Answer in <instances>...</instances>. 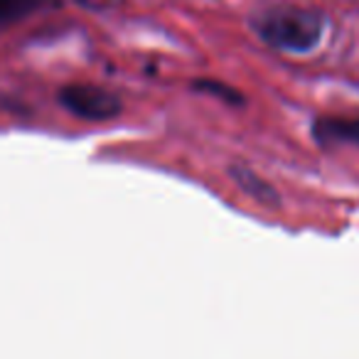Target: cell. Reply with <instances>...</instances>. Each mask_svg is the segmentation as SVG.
Listing matches in <instances>:
<instances>
[{"instance_id":"obj_5","label":"cell","mask_w":359,"mask_h":359,"mask_svg":"<svg viewBox=\"0 0 359 359\" xmlns=\"http://www.w3.org/2000/svg\"><path fill=\"white\" fill-rule=\"evenodd\" d=\"M76 3L86 11H111V8L121 6L123 0H76Z\"/></svg>"},{"instance_id":"obj_2","label":"cell","mask_w":359,"mask_h":359,"mask_svg":"<svg viewBox=\"0 0 359 359\" xmlns=\"http://www.w3.org/2000/svg\"><path fill=\"white\" fill-rule=\"evenodd\" d=\"M60 104L69 111L72 116L81 121H111L121 114L123 104L109 89H101L94 84H72L60 91Z\"/></svg>"},{"instance_id":"obj_1","label":"cell","mask_w":359,"mask_h":359,"mask_svg":"<svg viewBox=\"0 0 359 359\" xmlns=\"http://www.w3.org/2000/svg\"><path fill=\"white\" fill-rule=\"evenodd\" d=\"M254 30L273 50L300 55L320 45L325 32V15L313 8L273 6L254 18Z\"/></svg>"},{"instance_id":"obj_4","label":"cell","mask_w":359,"mask_h":359,"mask_svg":"<svg viewBox=\"0 0 359 359\" xmlns=\"http://www.w3.org/2000/svg\"><path fill=\"white\" fill-rule=\"evenodd\" d=\"M40 0H0V27H8L11 22L20 20L22 15L37 8Z\"/></svg>"},{"instance_id":"obj_3","label":"cell","mask_w":359,"mask_h":359,"mask_svg":"<svg viewBox=\"0 0 359 359\" xmlns=\"http://www.w3.org/2000/svg\"><path fill=\"white\" fill-rule=\"evenodd\" d=\"M313 135L323 145H357L359 148V116H325L313 123Z\"/></svg>"}]
</instances>
